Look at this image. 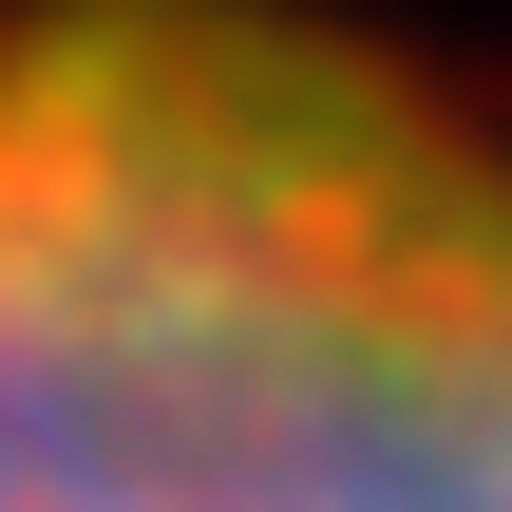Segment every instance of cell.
Returning a JSON list of instances; mask_svg holds the SVG:
<instances>
[{
    "instance_id": "6da1fadb",
    "label": "cell",
    "mask_w": 512,
    "mask_h": 512,
    "mask_svg": "<svg viewBox=\"0 0 512 512\" xmlns=\"http://www.w3.org/2000/svg\"><path fill=\"white\" fill-rule=\"evenodd\" d=\"M0 512H512V114L323 0H0Z\"/></svg>"
}]
</instances>
